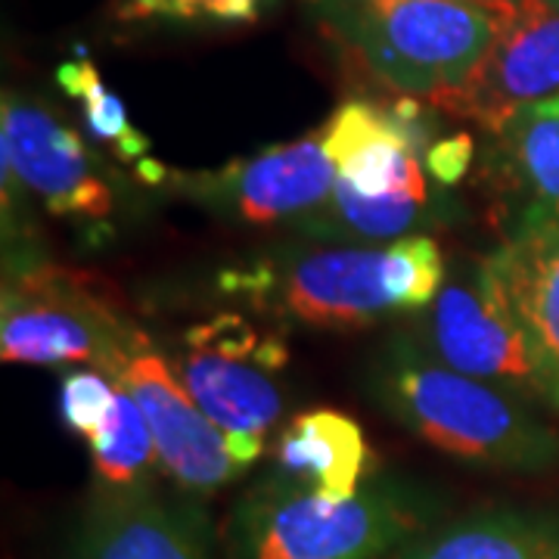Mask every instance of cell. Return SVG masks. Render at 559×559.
Segmentation results:
<instances>
[{
	"mask_svg": "<svg viewBox=\"0 0 559 559\" xmlns=\"http://www.w3.org/2000/svg\"><path fill=\"white\" fill-rule=\"evenodd\" d=\"M119 399V385L100 370H69L60 382V417L62 423L91 441L109 419Z\"/></svg>",
	"mask_w": 559,
	"mask_h": 559,
	"instance_id": "cell-24",
	"label": "cell"
},
{
	"mask_svg": "<svg viewBox=\"0 0 559 559\" xmlns=\"http://www.w3.org/2000/svg\"><path fill=\"white\" fill-rule=\"evenodd\" d=\"M382 414L466 466L540 476L559 466V432L522 399L463 377L411 336H392L364 370Z\"/></svg>",
	"mask_w": 559,
	"mask_h": 559,
	"instance_id": "cell-1",
	"label": "cell"
},
{
	"mask_svg": "<svg viewBox=\"0 0 559 559\" xmlns=\"http://www.w3.org/2000/svg\"><path fill=\"white\" fill-rule=\"evenodd\" d=\"M554 97H559V3L525 0L507 13L473 81L432 106L498 134L522 109Z\"/></svg>",
	"mask_w": 559,
	"mask_h": 559,
	"instance_id": "cell-10",
	"label": "cell"
},
{
	"mask_svg": "<svg viewBox=\"0 0 559 559\" xmlns=\"http://www.w3.org/2000/svg\"><path fill=\"white\" fill-rule=\"evenodd\" d=\"M488 171L520 197V215L559 218V116L522 109L491 134Z\"/></svg>",
	"mask_w": 559,
	"mask_h": 559,
	"instance_id": "cell-18",
	"label": "cell"
},
{
	"mask_svg": "<svg viewBox=\"0 0 559 559\" xmlns=\"http://www.w3.org/2000/svg\"><path fill=\"white\" fill-rule=\"evenodd\" d=\"M171 364L202 414L224 432L234 457L252 469L283 417V392L267 370L200 345H190Z\"/></svg>",
	"mask_w": 559,
	"mask_h": 559,
	"instance_id": "cell-14",
	"label": "cell"
},
{
	"mask_svg": "<svg viewBox=\"0 0 559 559\" xmlns=\"http://www.w3.org/2000/svg\"><path fill=\"white\" fill-rule=\"evenodd\" d=\"M426 352L463 377L488 382L525 404L559 407L538 355L495 293L473 277L444 283L426 314Z\"/></svg>",
	"mask_w": 559,
	"mask_h": 559,
	"instance_id": "cell-9",
	"label": "cell"
},
{
	"mask_svg": "<svg viewBox=\"0 0 559 559\" xmlns=\"http://www.w3.org/2000/svg\"><path fill=\"white\" fill-rule=\"evenodd\" d=\"M100 373L134 399L159 448L162 473L175 481L180 495L193 500L212 498L249 473L143 326H131L128 340L106 360Z\"/></svg>",
	"mask_w": 559,
	"mask_h": 559,
	"instance_id": "cell-6",
	"label": "cell"
},
{
	"mask_svg": "<svg viewBox=\"0 0 559 559\" xmlns=\"http://www.w3.org/2000/svg\"><path fill=\"white\" fill-rule=\"evenodd\" d=\"M187 345H200V348H212L221 352L227 358L249 360V364H259L261 370H280L289 355H286V345L280 336H261L259 330L242 320L240 314H221V318L200 323V326H190L187 330Z\"/></svg>",
	"mask_w": 559,
	"mask_h": 559,
	"instance_id": "cell-23",
	"label": "cell"
},
{
	"mask_svg": "<svg viewBox=\"0 0 559 559\" xmlns=\"http://www.w3.org/2000/svg\"><path fill=\"white\" fill-rule=\"evenodd\" d=\"M131 326L119 301L91 277L50 264L35 246L7 249L0 299L3 364L103 370Z\"/></svg>",
	"mask_w": 559,
	"mask_h": 559,
	"instance_id": "cell-5",
	"label": "cell"
},
{
	"mask_svg": "<svg viewBox=\"0 0 559 559\" xmlns=\"http://www.w3.org/2000/svg\"><path fill=\"white\" fill-rule=\"evenodd\" d=\"M94 466V491H138L153 488L156 473H162L159 448L128 392L119 389V399L100 432L87 441Z\"/></svg>",
	"mask_w": 559,
	"mask_h": 559,
	"instance_id": "cell-19",
	"label": "cell"
},
{
	"mask_svg": "<svg viewBox=\"0 0 559 559\" xmlns=\"http://www.w3.org/2000/svg\"><path fill=\"white\" fill-rule=\"evenodd\" d=\"M333 183L336 171L323 153L320 131L267 146L255 156H242L221 168L171 175V190L180 200L246 227H296L326 202Z\"/></svg>",
	"mask_w": 559,
	"mask_h": 559,
	"instance_id": "cell-8",
	"label": "cell"
},
{
	"mask_svg": "<svg viewBox=\"0 0 559 559\" xmlns=\"http://www.w3.org/2000/svg\"><path fill=\"white\" fill-rule=\"evenodd\" d=\"M532 109H538V112H547V116H559V97H554V100L538 103V106H532Z\"/></svg>",
	"mask_w": 559,
	"mask_h": 559,
	"instance_id": "cell-27",
	"label": "cell"
},
{
	"mask_svg": "<svg viewBox=\"0 0 559 559\" xmlns=\"http://www.w3.org/2000/svg\"><path fill=\"white\" fill-rule=\"evenodd\" d=\"M218 293L301 330L358 333L395 318L385 286V246L311 242L274 249L221 271Z\"/></svg>",
	"mask_w": 559,
	"mask_h": 559,
	"instance_id": "cell-4",
	"label": "cell"
},
{
	"mask_svg": "<svg viewBox=\"0 0 559 559\" xmlns=\"http://www.w3.org/2000/svg\"><path fill=\"white\" fill-rule=\"evenodd\" d=\"M385 559H559V510L481 507L439 520Z\"/></svg>",
	"mask_w": 559,
	"mask_h": 559,
	"instance_id": "cell-16",
	"label": "cell"
},
{
	"mask_svg": "<svg viewBox=\"0 0 559 559\" xmlns=\"http://www.w3.org/2000/svg\"><path fill=\"white\" fill-rule=\"evenodd\" d=\"M326 38L399 97L439 103L491 53L507 13L463 0H305ZM513 13V10H510Z\"/></svg>",
	"mask_w": 559,
	"mask_h": 559,
	"instance_id": "cell-3",
	"label": "cell"
},
{
	"mask_svg": "<svg viewBox=\"0 0 559 559\" xmlns=\"http://www.w3.org/2000/svg\"><path fill=\"white\" fill-rule=\"evenodd\" d=\"M274 460V473L326 500L352 498L377 476V457L364 426L333 407H314L289 419L280 429Z\"/></svg>",
	"mask_w": 559,
	"mask_h": 559,
	"instance_id": "cell-15",
	"label": "cell"
},
{
	"mask_svg": "<svg viewBox=\"0 0 559 559\" xmlns=\"http://www.w3.org/2000/svg\"><path fill=\"white\" fill-rule=\"evenodd\" d=\"M476 274L525 333L559 404V218L520 215Z\"/></svg>",
	"mask_w": 559,
	"mask_h": 559,
	"instance_id": "cell-12",
	"label": "cell"
},
{
	"mask_svg": "<svg viewBox=\"0 0 559 559\" xmlns=\"http://www.w3.org/2000/svg\"><path fill=\"white\" fill-rule=\"evenodd\" d=\"M57 84L66 97L81 103V119L91 140H97L103 146H109L121 162H140L150 153V138L138 131L128 109L116 91H109L100 79V69L94 66L91 53L79 47L72 60L57 66Z\"/></svg>",
	"mask_w": 559,
	"mask_h": 559,
	"instance_id": "cell-20",
	"label": "cell"
},
{
	"mask_svg": "<svg viewBox=\"0 0 559 559\" xmlns=\"http://www.w3.org/2000/svg\"><path fill=\"white\" fill-rule=\"evenodd\" d=\"M463 218V205L451 200V190L439 187L432 197H364L336 178L333 193L311 215L293 227L311 242L342 246H385L432 227H448Z\"/></svg>",
	"mask_w": 559,
	"mask_h": 559,
	"instance_id": "cell-17",
	"label": "cell"
},
{
	"mask_svg": "<svg viewBox=\"0 0 559 559\" xmlns=\"http://www.w3.org/2000/svg\"><path fill=\"white\" fill-rule=\"evenodd\" d=\"M473 156H476V140H473V134L460 131V134H448V138L436 140L423 156V168L439 187L451 190L466 178Z\"/></svg>",
	"mask_w": 559,
	"mask_h": 559,
	"instance_id": "cell-25",
	"label": "cell"
},
{
	"mask_svg": "<svg viewBox=\"0 0 559 559\" xmlns=\"http://www.w3.org/2000/svg\"><path fill=\"white\" fill-rule=\"evenodd\" d=\"M463 3H476V7H488V10H500V13H510V10L522 7L525 0H463ZM557 3H559V0H557Z\"/></svg>",
	"mask_w": 559,
	"mask_h": 559,
	"instance_id": "cell-26",
	"label": "cell"
},
{
	"mask_svg": "<svg viewBox=\"0 0 559 559\" xmlns=\"http://www.w3.org/2000/svg\"><path fill=\"white\" fill-rule=\"evenodd\" d=\"M280 0H119L116 20L124 25L168 28H240L261 22Z\"/></svg>",
	"mask_w": 559,
	"mask_h": 559,
	"instance_id": "cell-21",
	"label": "cell"
},
{
	"mask_svg": "<svg viewBox=\"0 0 559 559\" xmlns=\"http://www.w3.org/2000/svg\"><path fill=\"white\" fill-rule=\"evenodd\" d=\"M444 259L429 234L385 242V286L395 314L429 308L444 289Z\"/></svg>",
	"mask_w": 559,
	"mask_h": 559,
	"instance_id": "cell-22",
	"label": "cell"
},
{
	"mask_svg": "<svg viewBox=\"0 0 559 559\" xmlns=\"http://www.w3.org/2000/svg\"><path fill=\"white\" fill-rule=\"evenodd\" d=\"M0 159L22 190L62 221L112 227L119 193L79 131L47 106L7 91L0 103Z\"/></svg>",
	"mask_w": 559,
	"mask_h": 559,
	"instance_id": "cell-7",
	"label": "cell"
},
{
	"mask_svg": "<svg viewBox=\"0 0 559 559\" xmlns=\"http://www.w3.org/2000/svg\"><path fill=\"white\" fill-rule=\"evenodd\" d=\"M323 153L336 178L364 197H432L423 156L389 106L345 100L320 128Z\"/></svg>",
	"mask_w": 559,
	"mask_h": 559,
	"instance_id": "cell-13",
	"label": "cell"
},
{
	"mask_svg": "<svg viewBox=\"0 0 559 559\" xmlns=\"http://www.w3.org/2000/svg\"><path fill=\"white\" fill-rule=\"evenodd\" d=\"M441 510L432 488L392 473L342 500L274 473L234 503L221 544L227 559H385L432 528Z\"/></svg>",
	"mask_w": 559,
	"mask_h": 559,
	"instance_id": "cell-2",
	"label": "cell"
},
{
	"mask_svg": "<svg viewBox=\"0 0 559 559\" xmlns=\"http://www.w3.org/2000/svg\"><path fill=\"white\" fill-rule=\"evenodd\" d=\"M69 559H218V532L200 500L180 491H94Z\"/></svg>",
	"mask_w": 559,
	"mask_h": 559,
	"instance_id": "cell-11",
	"label": "cell"
}]
</instances>
